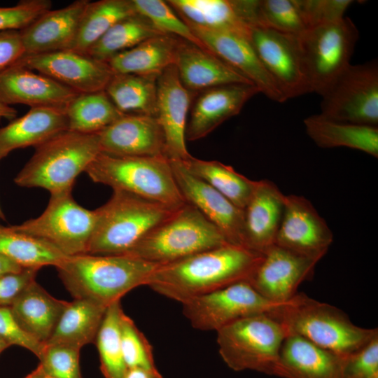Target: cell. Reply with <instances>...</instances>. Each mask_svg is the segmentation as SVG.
I'll use <instances>...</instances> for the list:
<instances>
[{"label": "cell", "mask_w": 378, "mask_h": 378, "mask_svg": "<svg viewBox=\"0 0 378 378\" xmlns=\"http://www.w3.org/2000/svg\"><path fill=\"white\" fill-rule=\"evenodd\" d=\"M262 258L261 253L228 243L159 265L147 286L183 304L231 284L249 281Z\"/></svg>", "instance_id": "6da1fadb"}, {"label": "cell", "mask_w": 378, "mask_h": 378, "mask_svg": "<svg viewBox=\"0 0 378 378\" xmlns=\"http://www.w3.org/2000/svg\"><path fill=\"white\" fill-rule=\"evenodd\" d=\"M158 265L128 255L84 253L66 256L55 267L74 299L108 307L134 288L147 286Z\"/></svg>", "instance_id": "7a4b0ae2"}, {"label": "cell", "mask_w": 378, "mask_h": 378, "mask_svg": "<svg viewBox=\"0 0 378 378\" xmlns=\"http://www.w3.org/2000/svg\"><path fill=\"white\" fill-rule=\"evenodd\" d=\"M267 314L279 321L288 334L298 335L343 357L354 353L378 334L377 328L359 327L341 309L302 293Z\"/></svg>", "instance_id": "3957f363"}, {"label": "cell", "mask_w": 378, "mask_h": 378, "mask_svg": "<svg viewBox=\"0 0 378 378\" xmlns=\"http://www.w3.org/2000/svg\"><path fill=\"white\" fill-rule=\"evenodd\" d=\"M113 191L110 199L94 210L95 223L87 253L125 254L177 208L128 192Z\"/></svg>", "instance_id": "277c9868"}, {"label": "cell", "mask_w": 378, "mask_h": 378, "mask_svg": "<svg viewBox=\"0 0 378 378\" xmlns=\"http://www.w3.org/2000/svg\"><path fill=\"white\" fill-rule=\"evenodd\" d=\"M102 152L96 134L64 131L36 148L14 178L23 188H41L50 194L72 190L78 176Z\"/></svg>", "instance_id": "5b68a950"}, {"label": "cell", "mask_w": 378, "mask_h": 378, "mask_svg": "<svg viewBox=\"0 0 378 378\" xmlns=\"http://www.w3.org/2000/svg\"><path fill=\"white\" fill-rule=\"evenodd\" d=\"M228 243L211 222L186 202L124 255L164 265Z\"/></svg>", "instance_id": "8992f818"}, {"label": "cell", "mask_w": 378, "mask_h": 378, "mask_svg": "<svg viewBox=\"0 0 378 378\" xmlns=\"http://www.w3.org/2000/svg\"><path fill=\"white\" fill-rule=\"evenodd\" d=\"M85 172L97 183L178 207L186 202L165 156H121L101 152Z\"/></svg>", "instance_id": "52a82bcc"}, {"label": "cell", "mask_w": 378, "mask_h": 378, "mask_svg": "<svg viewBox=\"0 0 378 378\" xmlns=\"http://www.w3.org/2000/svg\"><path fill=\"white\" fill-rule=\"evenodd\" d=\"M219 354L234 371L255 370L279 377V354L288 334L267 313L244 317L217 332Z\"/></svg>", "instance_id": "ba28073f"}, {"label": "cell", "mask_w": 378, "mask_h": 378, "mask_svg": "<svg viewBox=\"0 0 378 378\" xmlns=\"http://www.w3.org/2000/svg\"><path fill=\"white\" fill-rule=\"evenodd\" d=\"M358 30L344 17L306 29L298 36L311 92L322 95L350 64Z\"/></svg>", "instance_id": "9c48e42d"}, {"label": "cell", "mask_w": 378, "mask_h": 378, "mask_svg": "<svg viewBox=\"0 0 378 378\" xmlns=\"http://www.w3.org/2000/svg\"><path fill=\"white\" fill-rule=\"evenodd\" d=\"M94 223V210L78 204L69 190L50 194L48 204L39 216L12 227L71 256L87 253Z\"/></svg>", "instance_id": "30bf717a"}, {"label": "cell", "mask_w": 378, "mask_h": 378, "mask_svg": "<svg viewBox=\"0 0 378 378\" xmlns=\"http://www.w3.org/2000/svg\"><path fill=\"white\" fill-rule=\"evenodd\" d=\"M321 115L342 122L377 127L378 65L349 64L321 95Z\"/></svg>", "instance_id": "8fae6325"}, {"label": "cell", "mask_w": 378, "mask_h": 378, "mask_svg": "<svg viewBox=\"0 0 378 378\" xmlns=\"http://www.w3.org/2000/svg\"><path fill=\"white\" fill-rule=\"evenodd\" d=\"M279 304L267 300L248 281H243L190 299L182 307L194 328L217 332L244 317L267 313Z\"/></svg>", "instance_id": "7c38bea8"}, {"label": "cell", "mask_w": 378, "mask_h": 378, "mask_svg": "<svg viewBox=\"0 0 378 378\" xmlns=\"http://www.w3.org/2000/svg\"><path fill=\"white\" fill-rule=\"evenodd\" d=\"M249 41L286 100L311 92L298 36L254 27Z\"/></svg>", "instance_id": "4fadbf2b"}, {"label": "cell", "mask_w": 378, "mask_h": 378, "mask_svg": "<svg viewBox=\"0 0 378 378\" xmlns=\"http://www.w3.org/2000/svg\"><path fill=\"white\" fill-rule=\"evenodd\" d=\"M332 241V231L309 200L301 195L285 196L275 245L319 261Z\"/></svg>", "instance_id": "5bb4252c"}, {"label": "cell", "mask_w": 378, "mask_h": 378, "mask_svg": "<svg viewBox=\"0 0 378 378\" xmlns=\"http://www.w3.org/2000/svg\"><path fill=\"white\" fill-rule=\"evenodd\" d=\"M15 64L36 71L78 94L104 90L114 74L106 62L72 50L24 55Z\"/></svg>", "instance_id": "9a60e30c"}, {"label": "cell", "mask_w": 378, "mask_h": 378, "mask_svg": "<svg viewBox=\"0 0 378 378\" xmlns=\"http://www.w3.org/2000/svg\"><path fill=\"white\" fill-rule=\"evenodd\" d=\"M195 94L183 86L175 65L158 76L155 118L164 135V156L169 160L185 161L191 157L186 145V130Z\"/></svg>", "instance_id": "2e32d148"}, {"label": "cell", "mask_w": 378, "mask_h": 378, "mask_svg": "<svg viewBox=\"0 0 378 378\" xmlns=\"http://www.w3.org/2000/svg\"><path fill=\"white\" fill-rule=\"evenodd\" d=\"M318 262L274 244L262 254L248 282L267 300L282 304L298 293L300 284L312 276Z\"/></svg>", "instance_id": "e0dca14e"}, {"label": "cell", "mask_w": 378, "mask_h": 378, "mask_svg": "<svg viewBox=\"0 0 378 378\" xmlns=\"http://www.w3.org/2000/svg\"><path fill=\"white\" fill-rule=\"evenodd\" d=\"M169 161L184 200L195 206L221 232L230 244L244 246V210L190 174L181 161Z\"/></svg>", "instance_id": "ac0fdd59"}, {"label": "cell", "mask_w": 378, "mask_h": 378, "mask_svg": "<svg viewBox=\"0 0 378 378\" xmlns=\"http://www.w3.org/2000/svg\"><path fill=\"white\" fill-rule=\"evenodd\" d=\"M259 92L253 84L231 83L195 93L190 108L186 140L196 141L206 136L225 120L237 115Z\"/></svg>", "instance_id": "d6986e66"}, {"label": "cell", "mask_w": 378, "mask_h": 378, "mask_svg": "<svg viewBox=\"0 0 378 378\" xmlns=\"http://www.w3.org/2000/svg\"><path fill=\"white\" fill-rule=\"evenodd\" d=\"M186 24L209 50L246 78L260 92L277 102L286 100L263 66L249 39L235 34Z\"/></svg>", "instance_id": "ffe728a7"}, {"label": "cell", "mask_w": 378, "mask_h": 378, "mask_svg": "<svg viewBox=\"0 0 378 378\" xmlns=\"http://www.w3.org/2000/svg\"><path fill=\"white\" fill-rule=\"evenodd\" d=\"M78 94L52 78L15 64L0 73V102L65 111Z\"/></svg>", "instance_id": "44dd1931"}, {"label": "cell", "mask_w": 378, "mask_h": 378, "mask_svg": "<svg viewBox=\"0 0 378 378\" xmlns=\"http://www.w3.org/2000/svg\"><path fill=\"white\" fill-rule=\"evenodd\" d=\"M102 152L121 156H164V139L153 116L124 114L97 133Z\"/></svg>", "instance_id": "7402d4cb"}, {"label": "cell", "mask_w": 378, "mask_h": 378, "mask_svg": "<svg viewBox=\"0 0 378 378\" xmlns=\"http://www.w3.org/2000/svg\"><path fill=\"white\" fill-rule=\"evenodd\" d=\"M285 195L269 180L256 181L244 209V246L263 254L274 245L284 209Z\"/></svg>", "instance_id": "603a6c76"}, {"label": "cell", "mask_w": 378, "mask_h": 378, "mask_svg": "<svg viewBox=\"0 0 378 378\" xmlns=\"http://www.w3.org/2000/svg\"><path fill=\"white\" fill-rule=\"evenodd\" d=\"M89 1L76 0L65 7L50 9L20 30L25 55L71 50Z\"/></svg>", "instance_id": "cb8c5ba5"}, {"label": "cell", "mask_w": 378, "mask_h": 378, "mask_svg": "<svg viewBox=\"0 0 378 378\" xmlns=\"http://www.w3.org/2000/svg\"><path fill=\"white\" fill-rule=\"evenodd\" d=\"M174 65L183 86L195 93L225 84H253L211 50L181 38Z\"/></svg>", "instance_id": "d4e9b609"}, {"label": "cell", "mask_w": 378, "mask_h": 378, "mask_svg": "<svg viewBox=\"0 0 378 378\" xmlns=\"http://www.w3.org/2000/svg\"><path fill=\"white\" fill-rule=\"evenodd\" d=\"M344 358L289 333L280 350L279 377L342 378Z\"/></svg>", "instance_id": "484cf974"}, {"label": "cell", "mask_w": 378, "mask_h": 378, "mask_svg": "<svg viewBox=\"0 0 378 378\" xmlns=\"http://www.w3.org/2000/svg\"><path fill=\"white\" fill-rule=\"evenodd\" d=\"M66 130L65 111L50 107L31 108L22 116L0 128V160L15 150L36 148Z\"/></svg>", "instance_id": "4316f807"}, {"label": "cell", "mask_w": 378, "mask_h": 378, "mask_svg": "<svg viewBox=\"0 0 378 378\" xmlns=\"http://www.w3.org/2000/svg\"><path fill=\"white\" fill-rule=\"evenodd\" d=\"M186 24L235 34L249 39L244 0H169Z\"/></svg>", "instance_id": "83f0119b"}, {"label": "cell", "mask_w": 378, "mask_h": 378, "mask_svg": "<svg viewBox=\"0 0 378 378\" xmlns=\"http://www.w3.org/2000/svg\"><path fill=\"white\" fill-rule=\"evenodd\" d=\"M68 303L52 296L35 280L10 308L20 327L29 336L46 344Z\"/></svg>", "instance_id": "f1b7e54d"}, {"label": "cell", "mask_w": 378, "mask_h": 378, "mask_svg": "<svg viewBox=\"0 0 378 378\" xmlns=\"http://www.w3.org/2000/svg\"><path fill=\"white\" fill-rule=\"evenodd\" d=\"M179 38L159 34L110 58L107 64L114 74L158 76L175 64Z\"/></svg>", "instance_id": "f546056e"}, {"label": "cell", "mask_w": 378, "mask_h": 378, "mask_svg": "<svg viewBox=\"0 0 378 378\" xmlns=\"http://www.w3.org/2000/svg\"><path fill=\"white\" fill-rule=\"evenodd\" d=\"M308 136L319 147H346L378 157V127L338 122L321 114L304 120Z\"/></svg>", "instance_id": "4dcf8cb0"}, {"label": "cell", "mask_w": 378, "mask_h": 378, "mask_svg": "<svg viewBox=\"0 0 378 378\" xmlns=\"http://www.w3.org/2000/svg\"><path fill=\"white\" fill-rule=\"evenodd\" d=\"M107 307L84 299L69 302L46 345L81 349L94 342Z\"/></svg>", "instance_id": "1f68e13d"}, {"label": "cell", "mask_w": 378, "mask_h": 378, "mask_svg": "<svg viewBox=\"0 0 378 378\" xmlns=\"http://www.w3.org/2000/svg\"><path fill=\"white\" fill-rule=\"evenodd\" d=\"M157 78L155 76L114 74L104 92L123 114L155 117Z\"/></svg>", "instance_id": "d6a6232c"}, {"label": "cell", "mask_w": 378, "mask_h": 378, "mask_svg": "<svg viewBox=\"0 0 378 378\" xmlns=\"http://www.w3.org/2000/svg\"><path fill=\"white\" fill-rule=\"evenodd\" d=\"M136 14L132 0L89 1L71 50L86 54L90 47L115 24Z\"/></svg>", "instance_id": "836d02e7"}, {"label": "cell", "mask_w": 378, "mask_h": 378, "mask_svg": "<svg viewBox=\"0 0 378 378\" xmlns=\"http://www.w3.org/2000/svg\"><path fill=\"white\" fill-rule=\"evenodd\" d=\"M181 162L190 174L206 182L239 209H244L256 181L216 160H204L191 155Z\"/></svg>", "instance_id": "e575fe53"}, {"label": "cell", "mask_w": 378, "mask_h": 378, "mask_svg": "<svg viewBox=\"0 0 378 378\" xmlns=\"http://www.w3.org/2000/svg\"><path fill=\"white\" fill-rule=\"evenodd\" d=\"M0 255L23 268L57 266L66 256L49 243L0 225Z\"/></svg>", "instance_id": "d590c367"}, {"label": "cell", "mask_w": 378, "mask_h": 378, "mask_svg": "<svg viewBox=\"0 0 378 378\" xmlns=\"http://www.w3.org/2000/svg\"><path fill=\"white\" fill-rule=\"evenodd\" d=\"M65 114L68 130L83 134H96L124 115L104 90L78 94Z\"/></svg>", "instance_id": "8d00e7d4"}, {"label": "cell", "mask_w": 378, "mask_h": 378, "mask_svg": "<svg viewBox=\"0 0 378 378\" xmlns=\"http://www.w3.org/2000/svg\"><path fill=\"white\" fill-rule=\"evenodd\" d=\"M159 34H164L158 31L146 18L136 14L115 24L85 55L106 62L116 54Z\"/></svg>", "instance_id": "74e56055"}, {"label": "cell", "mask_w": 378, "mask_h": 378, "mask_svg": "<svg viewBox=\"0 0 378 378\" xmlns=\"http://www.w3.org/2000/svg\"><path fill=\"white\" fill-rule=\"evenodd\" d=\"M123 310L120 300L106 308L96 336L100 369L105 378H124L127 368L121 346L120 322Z\"/></svg>", "instance_id": "f35d334b"}, {"label": "cell", "mask_w": 378, "mask_h": 378, "mask_svg": "<svg viewBox=\"0 0 378 378\" xmlns=\"http://www.w3.org/2000/svg\"><path fill=\"white\" fill-rule=\"evenodd\" d=\"M254 27L295 36L308 29L299 0L257 1Z\"/></svg>", "instance_id": "ab89813d"}, {"label": "cell", "mask_w": 378, "mask_h": 378, "mask_svg": "<svg viewBox=\"0 0 378 378\" xmlns=\"http://www.w3.org/2000/svg\"><path fill=\"white\" fill-rule=\"evenodd\" d=\"M137 14L146 18L160 33L172 35L209 50L167 1L132 0Z\"/></svg>", "instance_id": "60d3db41"}, {"label": "cell", "mask_w": 378, "mask_h": 378, "mask_svg": "<svg viewBox=\"0 0 378 378\" xmlns=\"http://www.w3.org/2000/svg\"><path fill=\"white\" fill-rule=\"evenodd\" d=\"M120 331L123 358L127 369L156 368L151 344L124 312L120 317Z\"/></svg>", "instance_id": "b9f144b4"}, {"label": "cell", "mask_w": 378, "mask_h": 378, "mask_svg": "<svg viewBox=\"0 0 378 378\" xmlns=\"http://www.w3.org/2000/svg\"><path fill=\"white\" fill-rule=\"evenodd\" d=\"M80 351L62 345H46L39 358V365L53 378H83L79 364Z\"/></svg>", "instance_id": "7bdbcfd3"}, {"label": "cell", "mask_w": 378, "mask_h": 378, "mask_svg": "<svg viewBox=\"0 0 378 378\" xmlns=\"http://www.w3.org/2000/svg\"><path fill=\"white\" fill-rule=\"evenodd\" d=\"M51 7L50 0H22L13 6H0V31H20Z\"/></svg>", "instance_id": "ee69618b"}, {"label": "cell", "mask_w": 378, "mask_h": 378, "mask_svg": "<svg viewBox=\"0 0 378 378\" xmlns=\"http://www.w3.org/2000/svg\"><path fill=\"white\" fill-rule=\"evenodd\" d=\"M342 378H378V334L344 358Z\"/></svg>", "instance_id": "f6af8a7d"}, {"label": "cell", "mask_w": 378, "mask_h": 378, "mask_svg": "<svg viewBox=\"0 0 378 378\" xmlns=\"http://www.w3.org/2000/svg\"><path fill=\"white\" fill-rule=\"evenodd\" d=\"M309 28L339 20L344 18L351 0H299Z\"/></svg>", "instance_id": "bcb514c9"}, {"label": "cell", "mask_w": 378, "mask_h": 378, "mask_svg": "<svg viewBox=\"0 0 378 378\" xmlns=\"http://www.w3.org/2000/svg\"><path fill=\"white\" fill-rule=\"evenodd\" d=\"M0 337L10 346L23 347L39 358L46 344L36 340L26 333L18 324L10 307L0 306Z\"/></svg>", "instance_id": "7dc6e473"}, {"label": "cell", "mask_w": 378, "mask_h": 378, "mask_svg": "<svg viewBox=\"0 0 378 378\" xmlns=\"http://www.w3.org/2000/svg\"><path fill=\"white\" fill-rule=\"evenodd\" d=\"M39 269L23 268L18 272L0 275V306L10 307L34 281Z\"/></svg>", "instance_id": "c3c4849f"}, {"label": "cell", "mask_w": 378, "mask_h": 378, "mask_svg": "<svg viewBox=\"0 0 378 378\" xmlns=\"http://www.w3.org/2000/svg\"><path fill=\"white\" fill-rule=\"evenodd\" d=\"M24 55L20 31H0V73L15 65Z\"/></svg>", "instance_id": "681fc988"}, {"label": "cell", "mask_w": 378, "mask_h": 378, "mask_svg": "<svg viewBox=\"0 0 378 378\" xmlns=\"http://www.w3.org/2000/svg\"><path fill=\"white\" fill-rule=\"evenodd\" d=\"M124 378H162V376L156 368H134L127 369Z\"/></svg>", "instance_id": "f907efd6"}, {"label": "cell", "mask_w": 378, "mask_h": 378, "mask_svg": "<svg viewBox=\"0 0 378 378\" xmlns=\"http://www.w3.org/2000/svg\"><path fill=\"white\" fill-rule=\"evenodd\" d=\"M22 269L23 267L15 262L0 255V275L6 273L18 272Z\"/></svg>", "instance_id": "816d5d0a"}, {"label": "cell", "mask_w": 378, "mask_h": 378, "mask_svg": "<svg viewBox=\"0 0 378 378\" xmlns=\"http://www.w3.org/2000/svg\"><path fill=\"white\" fill-rule=\"evenodd\" d=\"M17 115V111L11 106H7L0 102V118L13 120Z\"/></svg>", "instance_id": "f5cc1de1"}, {"label": "cell", "mask_w": 378, "mask_h": 378, "mask_svg": "<svg viewBox=\"0 0 378 378\" xmlns=\"http://www.w3.org/2000/svg\"><path fill=\"white\" fill-rule=\"evenodd\" d=\"M41 369L38 365L37 368L34 370L31 373L27 375L24 378H40Z\"/></svg>", "instance_id": "db71d44e"}, {"label": "cell", "mask_w": 378, "mask_h": 378, "mask_svg": "<svg viewBox=\"0 0 378 378\" xmlns=\"http://www.w3.org/2000/svg\"><path fill=\"white\" fill-rule=\"evenodd\" d=\"M9 346H10L5 340L0 337V354Z\"/></svg>", "instance_id": "11a10c76"}, {"label": "cell", "mask_w": 378, "mask_h": 378, "mask_svg": "<svg viewBox=\"0 0 378 378\" xmlns=\"http://www.w3.org/2000/svg\"><path fill=\"white\" fill-rule=\"evenodd\" d=\"M38 366L40 367V369H41L40 378H53L50 377V375H48V374H46L40 365H38Z\"/></svg>", "instance_id": "9f6ffc18"}, {"label": "cell", "mask_w": 378, "mask_h": 378, "mask_svg": "<svg viewBox=\"0 0 378 378\" xmlns=\"http://www.w3.org/2000/svg\"><path fill=\"white\" fill-rule=\"evenodd\" d=\"M0 219L1 220H4L5 219V215L1 208V206H0Z\"/></svg>", "instance_id": "6f0895ef"}]
</instances>
